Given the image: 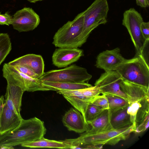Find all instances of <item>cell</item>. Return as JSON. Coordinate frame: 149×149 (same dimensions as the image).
<instances>
[{"instance_id": "1", "label": "cell", "mask_w": 149, "mask_h": 149, "mask_svg": "<svg viewBox=\"0 0 149 149\" xmlns=\"http://www.w3.org/2000/svg\"><path fill=\"white\" fill-rule=\"evenodd\" d=\"M47 130L44 122L36 117L22 119L19 126L13 131L0 136V147H13L43 137Z\"/></svg>"}, {"instance_id": "2", "label": "cell", "mask_w": 149, "mask_h": 149, "mask_svg": "<svg viewBox=\"0 0 149 149\" xmlns=\"http://www.w3.org/2000/svg\"><path fill=\"white\" fill-rule=\"evenodd\" d=\"M134 131L132 125L123 128L112 129L93 134L84 133L77 138L61 141L67 145L68 149H82L83 146L88 145H114L127 139L131 133Z\"/></svg>"}, {"instance_id": "3", "label": "cell", "mask_w": 149, "mask_h": 149, "mask_svg": "<svg viewBox=\"0 0 149 149\" xmlns=\"http://www.w3.org/2000/svg\"><path fill=\"white\" fill-rule=\"evenodd\" d=\"M109 7L107 0H95L83 11L84 21L82 31L77 37L74 48L81 47L86 41L91 32L99 25L107 22Z\"/></svg>"}, {"instance_id": "4", "label": "cell", "mask_w": 149, "mask_h": 149, "mask_svg": "<svg viewBox=\"0 0 149 149\" xmlns=\"http://www.w3.org/2000/svg\"><path fill=\"white\" fill-rule=\"evenodd\" d=\"M115 71L124 80L149 88V66L139 55L125 59Z\"/></svg>"}, {"instance_id": "5", "label": "cell", "mask_w": 149, "mask_h": 149, "mask_svg": "<svg viewBox=\"0 0 149 149\" xmlns=\"http://www.w3.org/2000/svg\"><path fill=\"white\" fill-rule=\"evenodd\" d=\"M84 21L83 12L58 30L54 36L52 44L56 47L74 48L76 39L82 31Z\"/></svg>"}, {"instance_id": "6", "label": "cell", "mask_w": 149, "mask_h": 149, "mask_svg": "<svg viewBox=\"0 0 149 149\" xmlns=\"http://www.w3.org/2000/svg\"><path fill=\"white\" fill-rule=\"evenodd\" d=\"M92 77L85 68L74 64L63 69L44 72L39 79L51 82L82 83L88 81Z\"/></svg>"}, {"instance_id": "7", "label": "cell", "mask_w": 149, "mask_h": 149, "mask_svg": "<svg viewBox=\"0 0 149 149\" xmlns=\"http://www.w3.org/2000/svg\"><path fill=\"white\" fill-rule=\"evenodd\" d=\"M3 77L19 86L23 90L28 92L50 91L43 85L39 79L31 77L15 68L8 63L4 64L2 69Z\"/></svg>"}, {"instance_id": "8", "label": "cell", "mask_w": 149, "mask_h": 149, "mask_svg": "<svg viewBox=\"0 0 149 149\" xmlns=\"http://www.w3.org/2000/svg\"><path fill=\"white\" fill-rule=\"evenodd\" d=\"M143 22L141 14L134 8H130L123 13L122 24L127 29L138 55L146 40L141 30Z\"/></svg>"}, {"instance_id": "9", "label": "cell", "mask_w": 149, "mask_h": 149, "mask_svg": "<svg viewBox=\"0 0 149 149\" xmlns=\"http://www.w3.org/2000/svg\"><path fill=\"white\" fill-rule=\"evenodd\" d=\"M122 79L116 71H105L96 80L94 85L99 87L101 94L114 95L127 100L126 95L120 88V82Z\"/></svg>"}, {"instance_id": "10", "label": "cell", "mask_w": 149, "mask_h": 149, "mask_svg": "<svg viewBox=\"0 0 149 149\" xmlns=\"http://www.w3.org/2000/svg\"><path fill=\"white\" fill-rule=\"evenodd\" d=\"M40 22L39 15L32 8L24 7L14 14L11 24L14 29L19 32H26L34 29Z\"/></svg>"}, {"instance_id": "11", "label": "cell", "mask_w": 149, "mask_h": 149, "mask_svg": "<svg viewBox=\"0 0 149 149\" xmlns=\"http://www.w3.org/2000/svg\"><path fill=\"white\" fill-rule=\"evenodd\" d=\"M84 55L83 50L77 48L58 47L53 53V64L58 68L66 67Z\"/></svg>"}, {"instance_id": "12", "label": "cell", "mask_w": 149, "mask_h": 149, "mask_svg": "<svg viewBox=\"0 0 149 149\" xmlns=\"http://www.w3.org/2000/svg\"><path fill=\"white\" fill-rule=\"evenodd\" d=\"M125 59L120 54V49L117 47L100 53L97 57L95 66L105 71H114Z\"/></svg>"}, {"instance_id": "13", "label": "cell", "mask_w": 149, "mask_h": 149, "mask_svg": "<svg viewBox=\"0 0 149 149\" xmlns=\"http://www.w3.org/2000/svg\"><path fill=\"white\" fill-rule=\"evenodd\" d=\"M6 80L7 84L4 96V103L13 111L21 115L22 98L25 91L13 81Z\"/></svg>"}, {"instance_id": "14", "label": "cell", "mask_w": 149, "mask_h": 149, "mask_svg": "<svg viewBox=\"0 0 149 149\" xmlns=\"http://www.w3.org/2000/svg\"><path fill=\"white\" fill-rule=\"evenodd\" d=\"M62 121L70 131L80 133L90 128L81 113L75 108H71L63 116Z\"/></svg>"}, {"instance_id": "15", "label": "cell", "mask_w": 149, "mask_h": 149, "mask_svg": "<svg viewBox=\"0 0 149 149\" xmlns=\"http://www.w3.org/2000/svg\"><path fill=\"white\" fill-rule=\"evenodd\" d=\"M57 92L62 94L75 109L81 113L86 123L85 115L87 107L95 97L93 98L86 97L83 95L80 89L59 91H57Z\"/></svg>"}, {"instance_id": "16", "label": "cell", "mask_w": 149, "mask_h": 149, "mask_svg": "<svg viewBox=\"0 0 149 149\" xmlns=\"http://www.w3.org/2000/svg\"><path fill=\"white\" fill-rule=\"evenodd\" d=\"M121 90L126 95L129 105L140 102L149 96V88L132 83L122 79L120 82Z\"/></svg>"}, {"instance_id": "17", "label": "cell", "mask_w": 149, "mask_h": 149, "mask_svg": "<svg viewBox=\"0 0 149 149\" xmlns=\"http://www.w3.org/2000/svg\"><path fill=\"white\" fill-rule=\"evenodd\" d=\"M8 64L11 66L22 65L27 66L32 70L39 77L44 73V63L42 56L34 54H27L19 57Z\"/></svg>"}, {"instance_id": "18", "label": "cell", "mask_w": 149, "mask_h": 149, "mask_svg": "<svg viewBox=\"0 0 149 149\" xmlns=\"http://www.w3.org/2000/svg\"><path fill=\"white\" fill-rule=\"evenodd\" d=\"M22 119L21 115L13 111L4 103L0 119L1 135L11 132L17 128Z\"/></svg>"}, {"instance_id": "19", "label": "cell", "mask_w": 149, "mask_h": 149, "mask_svg": "<svg viewBox=\"0 0 149 149\" xmlns=\"http://www.w3.org/2000/svg\"><path fill=\"white\" fill-rule=\"evenodd\" d=\"M111 112L109 109H105L88 125L91 129L84 132L88 134H93L113 129L110 123Z\"/></svg>"}, {"instance_id": "20", "label": "cell", "mask_w": 149, "mask_h": 149, "mask_svg": "<svg viewBox=\"0 0 149 149\" xmlns=\"http://www.w3.org/2000/svg\"><path fill=\"white\" fill-rule=\"evenodd\" d=\"M128 106L110 109V123L113 129L123 128L132 125L130 116L127 112Z\"/></svg>"}, {"instance_id": "21", "label": "cell", "mask_w": 149, "mask_h": 149, "mask_svg": "<svg viewBox=\"0 0 149 149\" xmlns=\"http://www.w3.org/2000/svg\"><path fill=\"white\" fill-rule=\"evenodd\" d=\"M42 83L43 85L50 88L52 91H56L79 90L92 86L91 85L86 82L77 83L42 81Z\"/></svg>"}, {"instance_id": "22", "label": "cell", "mask_w": 149, "mask_h": 149, "mask_svg": "<svg viewBox=\"0 0 149 149\" xmlns=\"http://www.w3.org/2000/svg\"><path fill=\"white\" fill-rule=\"evenodd\" d=\"M21 146L30 148H49L68 149L67 145L61 141H57L42 138L33 141L25 143Z\"/></svg>"}, {"instance_id": "23", "label": "cell", "mask_w": 149, "mask_h": 149, "mask_svg": "<svg viewBox=\"0 0 149 149\" xmlns=\"http://www.w3.org/2000/svg\"><path fill=\"white\" fill-rule=\"evenodd\" d=\"M12 49V43L8 34L0 33V65Z\"/></svg>"}, {"instance_id": "24", "label": "cell", "mask_w": 149, "mask_h": 149, "mask_svg": "<svg viewBox=\"0 0 149 149\" xmlns=\"http://www.w3.org/2000/svg\"><path fill=\"white\" fill-rule=\"evenodd\" d=\"M103 94L107 99L110 109H116L129 106L127 101L122 97L110 94Z\"/></svg>"}, {"instance_id": "25", "label": "cell", "mask_w": 149, "mask_h": 149, "mask_svg": "<svg viewBox=\"0 0 149 149\" xmlns=\"http://www.w3.org/2000/svg\"><path fill=\"white\" fill-rule=\"evenodd\" d=\"M105 109L92 103L88 106L85 115L86 123H89L98 116Z\"/></svg>"}, {"instance_id": "26", "label": "cell", "mask_w": 149, "mask_h": 149, "mask_svg": "<svg viewBox=\"0 0 149 149\" xmlns=\"http://www.w3.org/2000/svg\"><path fill=\"white\" fill-rule=\"evenodd\" d=\"M80 91L84 96L90 98L95 97L101 94L99 87L96 86L81 89Z\"/></svg>"}, {"instance_id": "27", "label": "cell", "mask_w": 149, "mask_h": 149, "mask_svg": "<svg viewBox=\"0 0 149 149\" xmlns=\"http://www.w3.org/2000/svg\"><path fill=\"white\" fill-rule=\"evenodd\" d=\"M91 103L100 106L104 109H109L108 102L106 96L103 94L96 97Z\"/></svg>"}, {"instance_id": "28", "label": "cell", "mask_w": 149, "mask_h": 149, "mask_svg": "<svg viewBox=\"0 0 149 149\" xmlns=\"http://www.w3.org/2000/svg\"><path fill=\"white\" fill-rule=\"evenodd\" d=\"M12 66L20 72L31 77L39 79V77L32 70L27 66L22 65H15Z\"/></svg>"}, {"instance_id": "29", "label": "cell", "mask_w": 149, "mask_h": 149, "mask_svg": "<svg viewBox=\"0 0 149 149\" xmlns=\"http://www.w3.org/2000/svg\"><path fill=\"white\" fill-rule=\"evenodd\" d=\"M149 39L145 40L140 51V55L145 61L148 66L149 65Z\"/></svg>"}, {"instance_id": "30", "label": "cell", "mask_w": 149, "mask_h": 149, "mask_svg": "<svg viewBox=\"0 0 149 149\" xmlns=\"http://www.w3.org/2000/svg\"><path fill=\"white\" fill-rule=\"evenodd\" d=\"M149 125V116L147 115L142 121L138 125L134 132L135 133H139L146 130Z\"/></svg>"}, {"instance_id": "31", "label": "cell", "mask_w": 149, "mask_h": 149, "mask_svg": "<svg viewBox=\"0 0 149 149\" xmlns=\"http://www.w3.org/2000/svg\"><path fill=\"white\" fill-rule=\"evenodd\" d=\"M12 19L13 17L9 14L8 12H7L4 14L0 13V25L9 26L12 24Z\"/></svg>"}, {"instance_id": "32", "label": "cell", "mask_w": 149, "mask_h": 149, "mask_svg": "<svg viewBox=\"0 0 149 149\" xmlns=\"http://www.w3.org/2000/svg\"><path fill=\"white\" fill-rule=\"evenodd\" d=\"M141 30L144 39H149V22H143L141 25Z\"/></svg>"}, {"instance_id": "33", "label": "cell", "mask_w": 149, "mask_h": 149, "mask_svg": "<svg viewBox=\"0 0 149 149\" xmlns=\"http://www.w3.org/2000/svg\"><path fill=\"white\" fill-rule=\"evenodd\" d=\"M136 3L137 5L141 7L146 8L149 6L146 0H136Z\"/></svg>"}, {"instance_id": "34", "label": "cell", "mask_w": 149, "mask_h": 149, "mask_svg": "<svg viewBox=\"0 0 149 149\" xmlns=\"http://www.w3.org/2000/svg\"><path fill=\"white\" fill-rule=\"evenodd\" d=\"M4 103V96L2 95L0 97V119L1 112L3 107Z\"/></svg>"}, {"instance_id": "35", "label": "cell", "mask_w": 149, "mask_h": 149, "mask_svg": "<svg viewBox=\"0 0 149 149\" xmlns=\"http://www.w3.org/2000/svg\"><path fill=\"white\" fill-rule=\"evenodd\" d=\"M14 148L13 147H9L7 146H1L0 147V149H13Z\"/></svg>"}, {"instance_id": "36", "label": "cell", "mask_w": 149, "mask_h": 149, "mask_svg": "<svg viewBox=\"0 0 149 149\" xmlns=\"http://www.w3.org/2000/svg\"><path fill=\"white\" fill-rule=\"evenodd\" d=\"M31 3H35L38 1H41L43 0H27Z\"/></svg>"}, {"instance_id": "37", "label": "cell", "mask_w": 149, "mask_h": 149, "mask_svg": "<svg viewBox=\"0 0 149 149\" xmlns=\"http://www.w3.org/2000/svg\"><path fill=\"white\" fill-rule=\"evenodd\" d=\"M147 3L149 5V0H146Z\"/></svg>"}, {"instance_id": "38", "label": "cell", "mask_w": 149, "mask_h": 149, "mask_svg": "<svg viewBox=\"0 0 149 149\" xmlns=\"http://www.w3.org/2000/svg\"><path fill=\"white\" fill-rule=\"evenodd\" d=\"M0 96H1L0 95Z\"/></svg>"}]
</instances>
